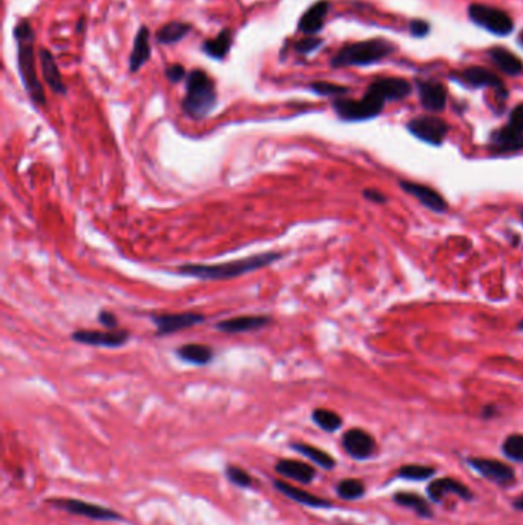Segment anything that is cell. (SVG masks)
Masks as SVG:
<instances>
[{
  "instance_id": "6da1fadb",
  "label": "cell",
  "mask_w": 523,
  "mask_h": 525,
  "mask_svg": "<svg viewBox=\"0 0 523 525\" xmlns=\"http://www.w3.org/2000/svg\"><path fill=\"white\" fill-rule=\"evenodd\" d=\"M17 47V68L23 83L25 91L28 92L34 105L45 106L46 97L44 85L40 83L36 70V32H34L28 19H20L13 30Z\"/></svg>"
},
{
  "instance_id": "7a4b0ae2",
  "label": "cell",
  "mask_w": 523,
  "mask_h": 525,
  "mask_svg": "<svg viewBox=\"0 0 523 525\" xmlns=\"http://www.w3.org/2000/svg\"><path fill=\"white\" fill-rule=\"evenodd\" d=\"M282 254L279 252H263L258 255H251L239 260L221 263V264H183L177 269L178 273L186 275V277H194L199 280H210V281H222L241 277V275L255 272L263 268L278 261Z\"/></svg>"
},
{
  "instance_id": "3957f363",
  "label": "cell",
  "mask_w": 523,
  "mask_h": 525,
  "mask_svg": "<svg viewBox=\"0 0 523 525\" xmlns=\"http://www.w3.org/2000/svg\"><path fill=\"white\" fill-rule=\"evenodd\" d=\"M218 105L215 82L203 70H192L186 77L183 113L192 120H203Z\"/></svg>"
},
{
  "instance_id": "277c9868",
  "label": "cell",
  "mask_w": 523,
  "mask_h": 525,
  "mask_svg": "<svg viewBox=\"0 0 523 525\" xmlns=\"http://www.w3.org/2000/svg\"><path fill=\"white\" fill-rule=\"evenodd\" d=\"M396 45L385 39H370L364 42H356L341 48L330 60L333 68L344 66H368L382 62L384 58L390 57Z\"/></svg>"
},
{
  "instance_id": "5b68a950",
  "label": "cell",
  "mask_w": 523,
  "mask_h": 525,
  "mask_svg": "<svg viewBox=\"0 0 523 525\" xmlns=\"http://www.w3.org/2000/svg\"><path fill=\"white\" fill-rule=\"evenodd\" d=\"M45 504L53 507V509L56 510L66 512L73 516H80V518H87L91 521H100V522L125 521L123 514L118 513L114 509H108V507L82 501V499H77V498H49L46 499Z\"/></svg>"
},
{
  "instance_id": "8992f818",
  "label": "cell",
  "mask_w": 523,
  "mask_h": 525,
  "mask_svg": "<svg viewBox=\"0 0 523 525\" xmlns=\"http://www.w3.org/2000/svg\"><path fill=\"white\" fill-rule=\"evenodd\" d=\"M385 100H382L378 94L372 89H367L365 96L361 100H351V99H334L333 109L338 114L339 118L346 122H361V120L373 118L381 114L384 109Z\"/></svg>"
},
{
  "instance_id": "52a82bcc",
  "label": "cell",
  "mask_w": 523,
  "mask_h": 525,
  "mask_svg": "<svg viewBox=\"0 0 523 525\" xmlns=\"http://www.w3.org/2000/svg\"><path fill=\"white\" fill-rule=\"evenodd\" d=\"M468 17L477 27L486 30L494 36L505 37L512 32L514 22L511 17L499 8L484 4H473L468 6Z\"/></svg>"
},
{
  "instance_id": "ba28073f",
  "label": "cell",
  "mask_w": 523,
  "mask_h": 525,
  "mask_svg": "<svg viewBox=\"0 0 523 525\" xmlns=\"http://www.w3.org/2000/svg\"><path fill=\"white\" fill-rule=\"evenodd\" d=\"M408 131L419 140L441 144L448 134V125L442 118L434 116H421L408 122Z\"/></svg>"
},
{
  "instance_id": "9c48e42d",
  "label": "cell",
  "mask_w": 523,
  "mask_h": 525,
  "mask_svg": "<svg viewBox=\"0 0 523 525\" xmlns=\"http://www.w3.org/2000/svg\"><path fill=\"white\" fill-rule=\"evenodd\" d=\"M152 323L157 327L158 337H165L169 333H175L183 329H191L194 326L201 324L206 316L195 312L184 314H153L151 315Z\"/></svg>"
},
{
  "instance_id": "30bf717a",
  "label": "cell",
  "mask_w": 523,
  "mask_h": 525,
  "mask_svg": "<svg viewBox=\"0 0 523 525\" xmlns=\"http://www.w3.org/2000/svg\"><path fill=\"white\" fill-rule=\"evenodd\" d=\"M73 340L92 347H122L130 340V332L126 331H75L73 332Z\"/></svg>"
},
{
  "instance_id": "8fae6325",
  "label": "cell",
  "mask_w": 523,
  "mask_h": 525,
  "mask_svg": "<svg viewBox=\"0 0 523 525\" xmlns=\"http://www.w3.org/2000/svg\"><path fill=\"white\" fill-rule=\"evenodd\" d=\"M453 79L465 83L471 88H493L500 97L507 96L500 77L484 66H470L467 70L458 73V75H453Z\"/></svg>"
},
{
  "instance_id": "7c38bea8",
  "label": "cell",
  "mask_w": 523,
  "mask_h": 525,
  "mask_svg": "<svg viewBox=\"0 0 523 525\" xmlns=\"http://www.w3.org/2000/svg\"><path fill=\"white\" fill-rule=\"evenodd\" d=\"M342 447L348 456L353 459H368L374 452V440L370 433L363 428H350L342 436Z\"/></svg>"
},
{
  "instance_id": "4fadbf2b",
  "label": "cell",
  "mask_w": 523,
  "mask_h": 525,
  "mask_svg": "<svg viewBox=\"0 0 523 525\" xmlns=\"http://www.w3.org/2000/svg\"><path fill=\"white\" fill-rule=\"evenodd\" d=\"M468 464L471 469H474L479 475H482L485 479L493 481V483L505 486L510 484L514 481V470L496 459H486V458H470Z\"/></svg>"
},
{
  "instance_id": "5bb4252c",
  "label": "cell",
  "mask_w": 523,
  "mask_h": 525,
  "mask_svg": "<svg viewBox=\"0 0 523 525\" xmlns=\"http://www.w3.org/2000/svg\"><path fill=\"white\" fill-rule=\"evenodd\" d=\"M273 487H275L281 495H284L286 498L291 499V501H295L296 504H301L305 507H310V509H332L333 507V504L329 501V499L316 496L310 492H307V490L291 486L282 479L273 481Z\"/></svg>"
},
{
  "instance_id": "9a60e30c",
  "label": "cell",
  "mask_w": 523,
  "mask_h": 525,
  "mask_svg": "<svg viewBox=\"0 0 523 525\" xmlns=\"http://www.w3.org/2000/svg\"><path fill=\"white\" fill-rule=\"evenodd\" d=\"M329 11V0H320V2L313 4L310 8H307V11L299 19L298 31L305 34V36H316V34L322 31Z\"/></svg>"
},
{
  "instance_id": "2e32d148",
  "label": "cell",
  "mask_w": 523,
  "mask_h": 525,
  "mask_svg": "<svg viewBox=\"0 0 523 525\" xmlns=\"http://www.w3.org/2000/svg\"><path fill=\"white\" fill-rule=\"evenodd\" d=\"M368 89L378 94V96L389 101V100H402L410 96L411 85L408 80L402 77H382V79L374 80Z\"/></svg>"
},
{
  "instance_id": "e0dca14e",
  "label": "cell",
  "mask_w": 523,
  "mask_h": 525,
  "mask_svg": "<svg viewBox=\"0 0 523 525\" xmlns=\"http://www.w3.org/2000/svg\"><path fill=\"white\" fill-rule=\"evenodd\" d=\"M417 91L422 106L430 113H439L447 105V89L439 82L417 80Z\"/></svg>"
},
{
  "instance_id": "ac0fdd59",
  "label": "cell",
  "mask_w": 523,
  "mask_h": 525,
  "mask_svg": "<svg viewBox=\"0 0 523 525\" xmlns=\"http://www.w3.org/2000/svg\"><path fill=\"white\" fill-rule=\"evenodd\" d=\"M270 323L272 318L267 315H243L220 321L217 324V331L222 333H246L263 329Z\"/></svg>"
},
{
  "instance_id": "d6986e66",
  "label": "cell",
  "mask_w": 523,
  "mask_h": 525,
  "mask_svg": "<svg viewBox=\"0 0 523 525\" xmlns=\"http://www.w3.org/2000/svg\"><path fill=\"white\" fill-rule=\"evenodd\" d=\"M275 471L279 476L295 481L299 484H312L316 478V469L310 464L298 459H279L275 464Z\"/></svg>"
},
{
  "instance_id": "ffe728a7",
  "label": "cell",
  "mask_w": 523,
  "mask_h": 525,
  "mask_svg": "<svg viewBox=\"0 0 523 525\" xmlns=\"http://www.w3.org/2000/svg\"><path fill=\"white\" fill-rule=\"evenodd\" d=\"M39 60H40V68H42V75H44V80L49 86V89L54 94H60V96H65L66 94V85L62 79V74H60V70L56 62L54 54L51 53L46 48H40L39 49Z\"/></svg>"
},
{
  "instance_id": "44dd1931",
  "label": "cell",
  "mask_w": 523,
  "mask_h": 525,
  "mask_svg": "<svg viewBox=\"0 0 523 525\" xmlns=\"http://www.w3.org/2000/svg\"><path fill=\"white\" fill-rule=\"evenodd\" d=\"M151 54V31L148 27H140L135 34L134 48L130 56V73H139L141 68L149 62Z\"/></svg>"
},
{
  "instance_id": "7402d4cb",
  "label": "cell",
  "mask_w": 523,
  "mask_h": 525,
  "mask_svg": "<svg viewBox=\"0 0 523 525\" xmlns=\"http://www.w3.org/2000/svg\"><path fill=\"white\" fill-rule=\"evenodd\" d=\"M428 495H430L434 502H441L445 495H458L462 499H465V501L473 499V493L470 492V488L453 478H442L434 481V483L428 486Z\"/></svg>"
},
{
  "instance_id": "603a6c76",
  "label": "cell",
  "mask_w": 523,
  "mask_h": 525,
  "mask_svg": "<svg viewBox=\"0 0 523 525\" xmlns=\"http://www.w3.org/2000/svg\"><path fill=\"white\" fill-rule=\"evenodd\" d=\"M401 186L405 192L415 195L416 199L424 206H427L428 209H431L434 212L447 211V202L442 199V195L439 192L433 191L431 187L417 185V183H411V182H401Z\"/></svg>"
},
{
  "instance_id": "cb8c5ba5",
  "label": "cell",
  "mask_w": 523,
  "mask_h": 525,
  "mask_svg": "<svg viewBox=\"0 0 523 525\" xmlns=\"http://www.w3.org/2000/svg\"><path fill=\"white\" fill-rule=\"evenodd\" d=\"M232 42H234V32L230 28L221 30L215 39H208L203 42L201 51L203 53L213 58V60H225L227 54L230 53V48H232Z\"/></svg>"
},
{
  "instance_id": "d4e9b609",
  "label": "cell",
  "mask_w": 523,
  "mask_h": 525,
  "mask_svg": "<svg viewBox=\"0 0 523 525\" xmlns=\"http://www.w3.org/2000/svg\"><path fill=\"white\" fill-rule=\"evenodd\" d=\"M192 30L194 27L189 22H179V20L168 22L157 31L156 40L157 43H160V45H165V47L175 45V43L182 42Z\"/></svg>"
},
{
  "instance_id": "484cf974",
  "label": "cell",
  "mask_w": 523,
  "mask_h": 525,
  "mask_svg": "<svg viewBox=\"0 0 523 525\" xmlns=\"http://www.w3.org/2000/svg\"><path fill=\"white\" fill-rule=\"evenodd\" d=\"M488 56L499 70L508 75H517L523 71V63L520 58L503 47H494L488 51Z\"/></svg>"
},
{
  "instance_id": "4316f807",
  "label": "cell",
  "mask_w": 523,
  "mask_h": 525,
  "mask_svg": "<svg viewBox=\"0 0 523 525\" xmlns=\"http://www.w3.org/2000/svg\"><path fill=\"white\" fill-rule=\"evenodd\" d=\"M177 357L184 361V363H189L194 366H206L209 364L213 359V350L209 346H204V344H184V346H179L177 349Z\"/></svg>"
},
{
  "instance_id": "83f0119b",
  "label": "cell",
  "mask_w": 523,
  "mask_h": 525,
  "mask_svg": "<svg viewBox=\"0 0 523 525\" xmlns=\"http://www.w3.org/2000/svg\"><path fill=\"white\" fill-rule=\"evenodd\" d=\"M290 449L295 450L296 453H301L307 459H310L313 464H316V466H320L324 470H333L334 466H336V461H334L333 456L315 445L305 443H294L290 444Z\"/></svg>"
},
{
  "instance_id": "f1b7e54d",
  "label": "cell",
  "mask_w": 523,
  "mask_h": 525,
  "mask_svg": "<svg viewBox=\"0 0 523 525\" xmlns=\"http://www.w3.org/2000/svg\"><path fill=\"white\" fill-rule=\"evenodd\" d=\"M493 142L499 149L516 151L523 148V131L514 128L512 125L503 126L493 135Z\"/></svg>"
},
{
  "instance_id": "f546056e",
  "label": "cell",
  "mask_w": 523,
  "mask_h": 525,
  "mask_svg": "<svg viewBox=\"0 0 523 525\" xmlns=\"http://www.w3.org/2000/svg\"><path fill=\"white\" fill-rule=\"evenodd\" d=\"M394 501L402 507L411 509L416 514L422 516V518H431L433 516L430 505H428L425 499H422L421 496H417L415 493H398V495H394Z\"/></svg>"
},
{
  "instance_id": "4dcf8cb0",
  "label": "cell",
  "mask_w": 523,
  "mask_h": 525,
  "mask_svg": "<svg viewBox=\"0 0 523 525\" xmlns=\"http://www.w3.org/2000/svg\"><path fill=\"white\" fill-rule=\"evenodd\" d=\"M312 419L316 426L329 433L336 432L342 426V418L336 412H332L329 409H315L312 413Z\"/></svg>"
},
{
  "instance_id": "1f68e13d",
  "label": "cell",
  "mask_w": 523,
  "mask_h": 525,
  "mask_svg": "<svg viewBox=\"0 0 523 525\" xmlns=\"http://www.w3.org/2000/svg\"><path fill=\"white\" fill-rule=\"evenodd\" d=\"M225 475L229 479L230 484H234L238 488L248 490L256 486L255 478L246 469L237 466V464H227L225 467Z\"/></svg>"
},
{
  "instance_id": "d6a6232c",
  "label": "cell",
  "mask_w": 523,
  "mask_h": 525,
  "mask_svg": "<svg viewBox=\"0 0 523 525\" xmlns=\"http://www.w3.org/2000/svg\"><path fill=\"white\" fill-rule=\"evenodd\" d=\"M336 493L341 499H344V501H356V499L364 496L365 486L363 481L359 479H342L336 486Z\"/></svg>"
},
{
  "instance_id": "836d02e7",
  "label": "cell",
  "mask_w": 523,
  "mask_h": 525,
  "mask_svg": "<svg viewBox=\"0 0 523 525\" xmlns=\"http://www.w3.org/2000/svg\"><path fill=\"white\" fill-rule=\"evenodd\" d=\"M308 88H310V91H313L315 94H318V96H322V97H342L346 96V94L350 92V89L347 88V86H341V85H334V83H330V82H313L308 85Z\"/></svg>"
},
{
  "instance_id": "e575fe53",
  "label": "cell",
  "mask_w": 523,
  "mask_h": 525,
  "mask_svg": "<svg viewBox=\"0 0 523 525\" xmlns=\"http://www.w3.org/2000/svg\"><path fill=\"white\" fill-rule=\"evenodd\" d=\"M434 473L436 470L433 467L417 466V464H407V466H404L399 470L398 475L402 479H408V481H425L428 478H431Z\"/></svg>"
},
{
  "instance_id": "d590c367",
  "label": "cell",
  "mask_w": 523,
  "mask_h": 525,
  "mask_svg": "<svg viewBox=\"0 0 523 525\" xmlns=\"http://www.w3.org/2000/svg\"><path fill=\"white\" fill-rule=\"evenodd\" d=\"M502 450L507 458L516 462H523V435H511L503 441Z\"/></svg>"
},
{
  "instance_id": "8d00e7d4",
  "label": "cell",
  "mask_w": 523,
  "mask_h": 525,
  "mask_svg": "<svg viewBox=\"0 0 523 525\" xmlns=\"http://www.w3.org/2000/svg\"><path fill=\"white\" fill-rule=\"evenodd\" d=\"M324 45V40L318 36H305L303 37L301 40H298L295 45H294V49L296 51V53L303 54V56H308L315 53L316 49H320L321 47Z\"/></svg>"
},
{
  "instance_id": "74e56055",
  "label": "cell",
  "mask_w": 523,
  "mask_h": 525,
  "mask_svg": "<svg viewBox=\"0 0 523 525\" xmlns=\"http://www.w3.org/2000/svg\"><path fill=\"white\" fill-rule=\"evenodd\" d=\"M187 74H189V73H186L184 66H183V65H179V63L169 65V66L166 68V71H165L166 79H168L170 83H179V82H183V80L186 79V77H187Z\"/></svg>"
},
{
  "instance_id": "f35d334b",
  "label": "cell",
  "mask_w": 523,
  "mask_h": 525,
  "mask_svg": "<svg viewBox=\"0 0 523 525\" xmlns=\"http://www.w3.org/2000/svg\"><path fill=\"white\" fill-rule=\"evenodd\" d=\"M430 23L422 19H413L410 22V32L413 37H425L430 32Z\"/></svg>"
},
{
  "instance_id": "ab89813d",
  "label": "cell",
  "mask_w": 523,
  "mask_h": 525,
  "mask_svg": "<svg viewBox=\"0 0 523 525\" xmlns=\"http://www.w3.org/2000/svg\"><path fill=\"white\" fill-rule=\"evenodd\" d=\"M97 320L103 327H106L108 331H115L118 326L117 316L113 312H108V311H101L97 316Z\"/></svg>"
},
{
  "instance_id": "60d3db41",
  "label": "cell",
  "mask_w": 523,
  "mask_h": 525,
  "mask_svg": "<svg viewBox=\"0 0 523 525\" xmlns=\"http://www.w3.org/2000/svg\"><path fill=\"white\" fill-rule=\"evenodd\" d=\"M510 125H512L514 128H517V129H520V131H523V103H522V105H517L516 108L511 111Z\"/></svg>"
},
{
  "instance_id": "b9f144b4",
  "label": "cell",
  "mask_w": 523,
  "mask_h": 525,
  "mask_svg": "<svg viewBox=\"0 0 523 525\" xmlns=\"http://www.w3.org/2000/svg\"><path fill=\"white\" fill-rule=\"evenodd\" d=\"M364 197L374 203H385V197L379 191H376V189H368V191L364 192Z\"/></svg>"
},
{
  "instance_id": "7bdbcfd3",
  "label": "cell",
  "mask_w": 523,
  "mask_h": 525,
  "mask_svg": "<svg viewBox=\"0 0 523 525\" xmlns=\"http://www.w3.org/2000/svg\"><path fill=\"white\" fill-rule=\"evenodd\" d=\"M512 505H514V509H516V510H520V512H523V493H522V495H520L519 498H516V499H514Z\"/></svg>"
},
{
  "instance_id": "ee69618b",
  "label": "cell",
  "mask_w": 523,
  "mask_h": 525,
  "mask_svg": "<svg viewBox=\"0 0 523 525\" xmlns=\"http://www.w3.org/2000/svg\"><path fill=\"white\" fill-rule=\"evenodd\" d=\"M83 25H84V17H82V19L79 20V25H77V32H82Z\"/></svg>"
},
{
  "instance_id": "f6af8a7d",
  "label": "cell",
  "mask_w": 523,
  "mask_h": 525,
  "mask_svg": "<svg viewBox=\"0 0 523 525\" xmlns=\"http://www.w3.org/2000/svg\"><path fill=\"white\" fill-rule=\"evenodd\" d=\"M517 42H519V45L523 48V31L519 34V37H517Z\"/></svg>"
},
{
  "instance_id": "bcb514c9",
  "label": "cell",
  "mask_w": 523,
  "mask_h": 525,
  "mask_svg": "<svg viewBox=\"0 0 523 525\" xmlns=\"http://www.w3.org/2000/svg\"><path fill=\"white\" fill-rule=\"evenodd\" d=\"M522 218H523V211H522Z\"/></svg>"
}]
</instances>
